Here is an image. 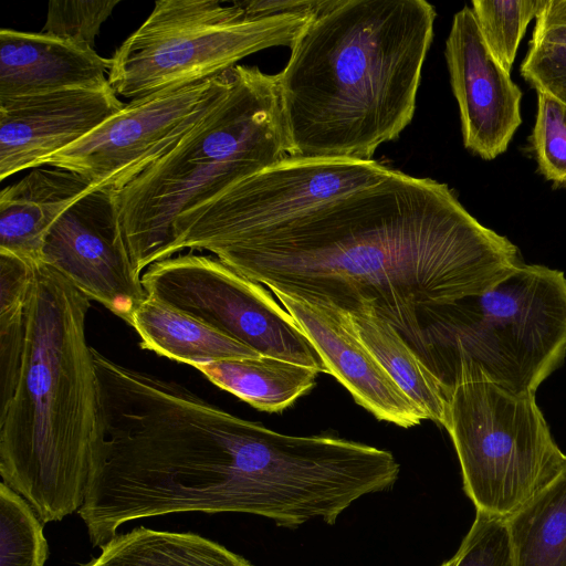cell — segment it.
Segmentation results:
<instances>
[{
	"instance_id": "3",
	"label": "cell",
	"mask_w": 566,
	"mask_h": 566,
	"mask_svg": "<svg viewBox=\"0 0 566 566\" xmlns=\"http://www.w3.org/2000/svg\"><path fill=\"white\" fill-rule=\"evenodd\" d=\"M90 306L59 271L35 264L19 379L0 410V474L42 523L80 510L104 443Z\"/></svg>"
},
{
	"instance_id": "9",
	"label": "cell",
	"mask_w": 566,
	"mask_h": 566,
	"mask_svg": "<svg viewBox=\"0 0 566 566\" xmlns=\"http://www.w3.org/2000/svg\"><path fill=\"white\" fill-rule=\"evenodd\" d=\"M147 296L178 308L261 356L327 373L290 313L262 284L217 256L187 253L150 264L142 274Z\"/></svg>"
},
{
	"instance_id": "26",
	"label": "cell",
	"mask_w": 566,
	"mask_h": 566,
	"mask_svg": "<svg viewBox=\"0 0 566 566\" xmlns=\"http://www.w3.org/2000/svg\"><path fill=\"white\" fill-rule=\"evenodd\" d=\"M537 109L530 137L539 172L566 188V104L536 91Z\"/></svg>"
},
{
	"instance_id": "11",
	"label": "cell",
	"mask_w": 566,
	"mask_h": 566,
	"mask_svg": "<svg viewBox=\"0 0 566 566\" xmlns=\"http://www.w3.org/2000/svg\"><path fill=\"white\" fill-rule=\"evenodd\" d=\"M41 262L128 325L147 297L126 245L114 190L95 189L61 214L45 237Z\"/></svg>"
},
{
	"instance_id": "21",
	"label": "cell",
	"mask_w": 566,
	"mask_h": 566,
	"mask_svg": "<svg viewBox=\"0 0 566 566\" xmlns=\"http://www.w3.org/2000/svg\"><path fill=\"white\" fill-rule=\"evenodd\" d=\"M506 520L516 566H566V467Z\"/></svg>"
},
{
	"instance_id": "4",
	"label": "cell",
	"mask_w": 566,
	"mask_h": 566,
	"mask_svg": "<svg viewBox=\"0 0 566 566\" xmlns=\"http://www.w3.org/2000/svg\"><path fill=\"white\" fill-rule=\"evenodd\" d=\"M289 156L277 76L233 66L229 91L169 153L114 191L139 274L164 260L180 216Z\"/></svg>"
},
{
	"instance_id": "18",
	"label": "cell",
	"mask_w": 566,
	"mask_h": 566,
	"mask_svg": "<svg viewBox=\"0 0 566 566\" xmlns=\"http://www.w3.org/2000/svg\"><path fill=\"white\" fill-rule=\"evenodd\" d=\"M349 315L359 340L416 403L424 419L444 426L447 389L398 329L369 305Z\"/></svg>"
},
{
	"instance_id": "16",
	"label": "cell",
	"mask_w": 566,
	"mask_h": 566,
	"mask_svg": "<svg viewBox=\"0 0 566 566\" xmlns=\"http://www.w3.org/2000/svg\"><path fill=\"white\" fill-rule=\"evenodd\" d=\"M95 190L81 175L59 168H34L0 193V251L41 262L45 237L75 201Z\"/></svg>"
},
{
	"instance_id": "6",
	"label": "cell",
	"mask_w": 566,
	"mask_h": 566,
	"mask_svg": "<svg viewBox=\"0 0 566 566\" xmlns=\"http://www.w3.org/2000/svg\"><path fill=\"white\" fill-rule=\"evenodd\" d=\"M314 15L247 18L238 1L160 0L111 57L108 83L132 101L216 75L272 46H291Z\"/></svg>"
},
{
	"instance_id": "7",
	"label": "cell",
	"mask_w": 566,
	"mask_h": 566,
	"mask_svg": "<svg viewBox=\"0 0 566 566\" xmlns=\"http://www.w3.org/2000/svg\"><path fill=\"white\" fill-rule=\"evenodd\" d=\"M443 427L463 489L480 512L511 516L566 467L535 395L484 381L459 382L449 391Z\"/></svg>"
},
{
	"instance_id": "1",
	"label": "cell",
	"mask_w": 566,
	"mask_h": 566,
	"mask_svg": "<svg viewBox=\"0 0 566 566\" xmlns=\"http://www.w3.org/2000/svg\"><path fill=\"white\" fill-rule=\"evenodd\" d=\"M212 254L270 290L348 313L371 306L423 361V308L480 294L524 263L447 184L395 169Z\"/></svg>"
},
{
	"instance_id": "28",
	"label": "cell",
	"mask_w": 566,
	"mask_h": 566,
	"mask_svg": "<svg viewBox=\"0 0 566 566\" xmlns=\"http://www.w3.org/2000/svg\"><path fill=\"white\" fill-rule=\"evenodd\" d=\"M119 2V0L50 1L41 32L94 48L101 25Z\"/></svg>"
},
{
	"instance_id": "17",
	"label": "cell",
	"mask_w": 566,
	"mask_h": 566,
	"mask_svg": "<svg viewBox=\"0 0 566 566\" xmlns=\"http://www.w3.org/2000/svg\"><path fill=\"white\" fill-rule=\"evenodd\" d=\"M143 349L195 368L219 360L256 358L261 355L205 322L147 296L132 317Z\"/></svg>"
},
{
	"instance_id": "12",
	"label": "cell",
	"mask_w": 566,
	"mask_h": 566,
	"mask_svg": "<svg viewBox=\"0 0 566 566\" xmlns=\"http://www.w3.org/2000/svg\"><path fill=\"white\" fill-rule=\"evenodd\" d=\"M444 56L463 145L484 160L495 159L522 124L523 93L488 49L471 7L453 15Z\"/></svg>"
},
{
	"instance_id": "5",
	"label": "cell",
	"mask_w": 566,
	"mask_h": 566,
	"mask_svg": "<svg viewBox=\"0 0 566 566\" xmlns=\"http://www.w3.org/2000/svg\"><path fill=\"white\" fill-rule=\"evenodd\" d=\"M424 363L450 389L465 381L535 395L566 356V277L525 264L489 290L420 313Z\"/></svg>"
},
{
	"instance_id": "23",
	"label": "cell",
	"mask_w": 566,
	"mask_h": 566,
	"mask_svg": "<svg viewBox=\"0 0 566 566\" xmlns=\"http://www.w3.org/2000/svg\"><path fill=\"white\" fill-rule=\"evenodd\" d=\"M520 71L536 91L566 104V0H545Z\"/></svg>"
},
{
	"instance_id": "25",
	"label": "cell",
	"mask_w": 566,
	"mask_h": 566,
	"mask_svg": "<svg viewBox=\"0 0 566 566\" xmlns=\"http://www.w3.org/2000/svg\"><path fill=\"white\" fill-rule=\"evenodd\" d=\"M545 0H473L471 9L495 60L509 72L530 22Z\"/></svg>"
},
{
	"instance_id": "10",
	"label": "cell",
	"mask_w": 566,
	"mask_h": 566,
	"mask_svg": "<svg viewBox=\"0 0 566 566\" xmlns=\"http://www.w3.org/2000/svg\"><path fill=\"white\" fill-rule=\"evenodd\" d=\"M233 67L213 77L133 99L46 165L117 191L169 153L221 101Z\"/></svg>"
},
{
	"instance_id": "2",
	"label": "cell",
	"mask_w": 566,
	"mask_h": 566,
	"mask_svg": "<svg viewBox=\"0 0 566 566\" xmlns=\"http://www.w3.org/2000/svg\"><path fill=\"white\" fill-rule=\"evenodd\" d=\"M434 7L424 0H332L276 74L287 154L373 160L412 120Z\"/></svg>"
},
{
	"instance_id": "15",
	"label": "cell",
	"mask_w": 566,
	"mask_h": 566,
	"mask_svg": "<svg viewBox=\"0 0 566 566\" xmlns=\"http://www.w3.org/2000/svg\"><path fill=\"white\" fill-rule=\"evenodd\" d=\"M111 59L43 32L0 30V101L108 85Z\"/></svg>"
},
{
	"instance_id": "19",
	"label": "cell",
	"mask_w": 566,
	"mask_h": 566,
	"mask_svg": "<svg viewBox=\"0 0 566 566\" xmlns=\"http://www.w3.org/2000/svg\"><path fill=\"white\" fill-rule=\"evenodd\" d=\"M212 384L265 412H280L308 392L318 371L272 357L219 360L196 367Z\"/></svg>"
},
{
	"instance_id": "20",
	"label": "cell",
	"mask_w": 566,
	"mask_h": 566,
	"mask_svg": "<svg viewBox=\"0 0 566 566\" xmlns=\"http://www.w3.org/2000/svg\"><path fill=\"white\" fill-rule=\"evenodd\" d=\"M86 566H253L224 546L193 533L144 526L117 534Z\"/></svg>"
},
{
	"instance_id": "14",
	"label": "cell",
	"mask_w": 566,
	"mask_h": 566,
	"mask_svg": "<svg viewBox=\"0 0 566 566\" xmlns=\"http://www.w3.org/2000/svg\"><path fill=\"white\" fill-rule=\"evenodd\" d=\"M354 400L378 420L402 428L424 416L359 340L348 312L271 290Z\"/></svg>"
},
{
	"instance_id": "29",
	"label": "cell",
	"mask_w": 566,
	"mask_h": 566,
	"mask_svg": "<svg viewBox=\"0 0 566 566\" xmlns=\"http://www.w3.org/2000/svg\"><path fill=\"white\" fill-rule=\"evenodd\" d=\"M332 0H243L238 1L247 18L260 19L282 14L316 15Z\"/></svg>"
},
{
	"instance_id": "13",
	"label": "cell",
	"mask_w": 566,
	"mask_h": 566,
	"mask_svg": "<svg viewBox=\"0 0 566 566\" xmlns=\"http://www.w3.org/2000/svg\"><path fill=\"white\" fill-rule=\"evenodd\" d=\"M111 85L0 101V179L48 160L125 104Z\"/></svg>"
},
{
	"instance_id": "24",
	"label": "cell",
	"mask_w": 566,
	"mask_h": 566,
	"mask_svg": "<svg viewBox=\"0 0 566 566\" xmlns=\"http://www.w3.org/2000/svg\"><path fill=\"white\" fill-rule=\"evenodd\" d=\"M48 543L33 507L0 483V566H44Z\"/></svg>"
},
{
	"instance_id": "27",
	"label": "cell",
	"mask_w": 566,
	"mask_h": 566,
	"mask_svg": "<svg viewBox=\"0 0 566 566\" xmlns=\"http://www.w3.org/2000/svg\"><path fill=\"white\" fill-rule=\"evenodd\" d=\"M440 566H516L506 517L476 511L459 549Z\"/></svg>"
},
{
	"instance_id": "8",
	"label": "cell",
	"mask_w": 566,
	"mask_h": 566,
	"mask_svg": "<svg viewBox=\"0 0 566 566\" xmlns=\"http://www.w3.org/2000/svg\"><path fill=\"white\" fill-rule=\"evenodd\" d=\"M376 160L286 156L177 218L164 260L184 249L213 252L385 178Z\"/></svg>"
},
{
	"instance_id": "22",
	"label": "cell",
	"mask_w": 566,
	"mask_h": 566,
	"mask_svg": "<svg viewBox=\"0 0 566 566\" xmlns=\"http://www.w3.org/2000/svg\"><path fill=\"white\" fill-rule=\"evenodd\" d=\"M35 263L0 251V410L15 390Z\"/></svg>"
}]
</instances>
